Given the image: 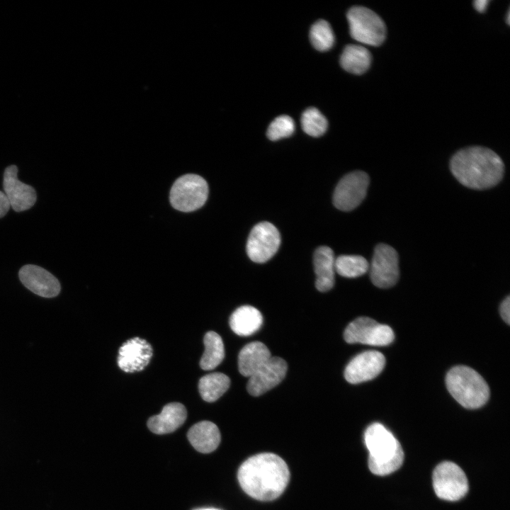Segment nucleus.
Instances as JSON below:
<instances>
[{"label":"nucleus","mask_w":510,"mask_h":510,"mask_svg":"<svg viewBox=\"0 0 510 510\" xmlns=\"http://www.w3.org/2000/svg\"><path fill=\"white\" fill-rule=\"evenodd\" d=\"M237 478L242 489L259 501H271L285 489L290 472L286 463L278 455L263 453L246 460L239 467Z\"/></svg>","instance_id":"f257e3e1"},{"label":"nucleus","mask_w":510,"mask_h":510,"mask_svg":"<svg viewBox=\"0 0 510 510\" xmlns=\"http://www.w3.org/2000/svg\"><path fill=\"white\" fill-rule=\"evenodd\" d=\"M455 178L463 186L484 190L496 186L503 178L504 165L492 149L474 146L456 152L450 162Z\"/></svg>","instance_id":"f03ea898"},{"label":"nucleus","mask_w":510,"mask_h":510,"mask_svg":"<svg viewBox=\"0 0 510 510\" xmlns=\"http://www.w3.org/2000/svg\"><path fill=\"white\" fill-rule=\"evenodd\" d=\"M369 451L368 467L377 475H387L402 465L404 453L394 435L380 423L370 425L364 434Z\"/></svg>","instance_id":"7ed1b4c3"},{"label":"nucleus","mask_w":510,"mask_h":510,"mask_svg":"<svg viewBox=\"0 0 510 510\" xmlns=\"http://www.w3.org/2000/svg\"><path fill=\"white\" fill-rule=\"evenodd\" d=\"M446 383L450 395L465 408H479L489 399L487 383L470 367L458 366L451 368L446 375Z\"/></svg>","instance_id":"20e7f679"},{"label":"nucleus","mask_w":510,"mask_h":510,"mask_svg":"<svg viewBox=\"0 0 510 510\" xmlns=\"http://www.w3.org/2000/svg\"><path fill=\"white\" fill-rule=\"evenodd\" d=\"M351 36L371 46L381 45L385 39L386 27L382 18L372 10L353 6L347 13Z\"/></svg>","instance_id":"39448f33"},{"label":"nucleus","mask_w":510,"mask_h":510,"mask_svg":"<svg viewBox=\"0 0 510 510\" xmlns=\"http://www.w3.org/2000/svg\"><path fill=\"white\" fill-rule=\"evenodd\" d=\"M208 196V186L201 176L186 174L179 177L170 191L172 206L182 212H191L201 208Z\"/></svg>","instance_id":"423d86ee"},{"label":"nucleus","mask_w":510,"mask_h":510,"mask_svg":"<svg viewBox=\"0 0 510 510\" xmlns=\"http://www.w3.org/2000/svg\"><path fill=\"white\" fill-rule=\"evenodd\" d=\"M433 487L438 497L447 501H457L468 491V482L463 470L455 463L444 461L434 469Z\"/></svg>","instance_id":"0eeeda50"},{"label":"nucleus","mask_w":510,"mask_h":510,"mask_svg":"<svg viewBox=\"0 0 510 510\" xmlns=\"http://www.w3.org/2000/svg\"><path fill=\"white\" fill-rule=\"evenodd\" d=\"M344 337L348 344L361 343L382 346L391 344L395 334L389 326L380 324L370 317H361L346 327Z\"/></svg>","instance_id":"6e6552de"},{"label":"nucleus","mask_w":510,"mask_h":510,"mask_svg":"<svg viewBox=\"0 0 510 510\" xmlns=\"http://www.w3.org/2000/svg\"><path fill=\"white\" fill-rule=\"evenodd\" d=\"M280 236L277 228L268 222H261L251 230L246 242V253L256 263H265L277 252Z\"/></svg>","instance_id":"1a4fd4ad"},{"label":"nucleus","mask_w":510,"mask_h":510,"mask_svg":"<svg viewBox=\"0 0 510 510\" xmlns=\"http://www.w3.org/2000/svg\"><path fill=\"white\" fill-rule=\"evenodd\" d=\"M369 181L368 175L361 171L345 175L334 192L333 203L335 207L343 211L356 208L366 196Z\"/></svg>","instance_id":"9d476101"},{"label":"nucleus","mask_w":510,"mask_h":510,"mask_svg":"<svg viewBox=\"0 0 510 510\" xmlns=\"http://www.w3.org/2000/svg\"><path fill=\"white\" fill-rule=\"evenodd\" d=\"M370 274L372 283L378 288H387L395 285L400 271L398 254L394 248L385 244L375 246Z\"/></svg>","instance_id":"9b49d317"},{"label":"nucleus","mask_w":510,"mask_h":510,"mask_svg":"<svg viewBox=\"0 0 510 510\" xmlns=\"http://www.w3.org/2000/svg\"><path fill=\"white\" fill-rule=\"evenodd\" d=\"M288 366L285 360L273 356L249 377L248 392L255 397L263 395L278 385L285 378Z\"/></svg>","instance_id":"f8f14e48"},{"label":"nucleus","mask_w":510,"mask_h":510,"mask_svg":"<svg viewBox=\"0 0 510 510\" xmlns=\"http://www.w3.org/2000/svg\"><path fill=\"white\" fill-rule=\"evenodd\" d=\"M385 365L382 353L377 351H366L356 356L346 366L344 378L351 384L370 380L378 376Z\"/></svg>","instance_id":"ddd939ff"},{"label":"nucleus","mask_w":510,"mask_h":510,"mask_svg":"<svg viewBox=\"0 0 510 510\" xmlns=\"http://www.w3.org/2000/svg\"><path fill=\"white\" fill-rule=\"evenodd\" d=\"M3 186L4 193L8 198L11 207L16 212L28 210L36 202L35 189L18 178V167L11 165L4 173Z\"/></svg>","instance_id":"4468645a"},{"label":"nucleus","mask_w":510,"mask_h":510,"mask_svg":"<svg viewBox=\"0 0 510 510\" xmlns=\"http://www.w3.org/2000/svg\"><path fill=\"white\" fill-rule=\"evenodd\" d=\"M19 279L29 290L43 298H54L59 295L61 286L59 280L43 268L28 264L18 272Z\"/></svg>","instance_id":"2eb2a0df"},{"label":"nucleus","mask_w":510,"mask_h":510,"mask_svg":"<svg viewBox=\"0 0 510 510\" xmlns=\"http://www.w3.org/2000/svg\"><path fill=\"white\" fill-rule=\"evenodd\" d=\"M152 354V348L146 340L135 337L120 348L118 365L126 373L141 371L149 364Z\"/></svg>","instance_id":"dca6fc26"},{"label":"nucleus","mask_w":510,"mask_h":510,"mask_svg":"<svg viewBox=\"0 0 510 510\" xmlns=\"http://www.w3.org/2000/svg\"><path fill=\"white\" fill-rule=\"evenodd\" d=\"M187 412L178 402L165 405L160 414L150 417L147 421L149 430L157 434L171 433L179 428L186 421Z\"/></svg>","instance_id":"f3484780"},{"label":"nucleus","mask_w":510,"mask_h":510,"mask_svg":"<svg viewBox=\"0 0 510 510\" xmlns=\"http://www.w3.org/2000/svg\"><path fill=\"white\" fill-rule=\"evenodd\" d=\"M316 275L315 286L320 292H327L334 284L335 258L331 248L325 246L317 248L313 257Z\"/></svg>","instance_id":"a211bd4d"},{"label":"nucleus","mask_w":510,"mask_h":510,"mask_svg":"<svg viewBox=\"0 0 510 510\" xmlns=\"http://www.w3.org/2000/svg\"><path fill=\"white\" fill-rule=\"evenodd\" d=\"M187 436L193 447L203 453L215 450L221 439L218 427L209 421H202L193 425Z\"/></svg>","instance_id":"6ab92c4d"},{"label":"nucleus","mask_w":510,"mask_h":510,"mask_svg":"<svg viewBox=\"0 0 510 510\" xmlns=\"http://www.w3.org/2000/svg\"><path fill=\"white\" fill-rule=\"evenodd\" d=\"M271 357L268 347L262 342L253 341L245 345L238 356L239 373L250 377Z\"/></svg>","instance_id":"aec40b11"},{"label":"nucleus","mask_w":510,"mask_h":510,"mask_svg":"<svg viewBox=\"0 0 510 510\" xmlns=\"http://www.w3.org/2000/svg\"><path fill=\"white\" fill-rule=\"evenodd\" d=\"M263 317L259 310L251 305L236 309L230 318V326L237 335L246 336L256 332L262 325Z\"/></svg>","instance_id":"412c9836"},{"label":"nucleus","mask_w":510,"mask_h":510,"mask_svg":"<svg viewBox=\"0 0 510 510\" xmlns=\"http://www.w3.org/2000/svg\"><path fill=\"white\" fill-rule=\"evenodd\" d=\"M371 63V55L368 49L359 45L346 46L340 57L341 67L354 74L366 72Z\"/></svg>","instance_id":"4be33fe9"},{"label":"nucleus","mask_w":510,"mask_h":510,"mask_svg":"<svg viewBox=\"0 0 510 510\" xmlns=\"http://www.w3.org/2000/svg\"><path fill=\"white\" fill-rule=\"evenodd\" d=\"M230 378L222 373H212L202 377L198 389L203 400L212 402L218 400L229 388Z\"/></svg>","instance_id":"5701e85b"},{"label":"nucleus","mask_w":510,"mask_h":510,"mask_svg":"<svg viewBox=\"0 0 510 510\" xmlns=\"http://www.w3.org/2000/svg\"><path fill=\"white\" fill-rule=\"evenodd\" d=\"M205 350L200 361L203 370L215 368L225 357V348L222 338L215 332H208L203 339Z\"/></svg>","instance_id":"b1692460"},{"label":"nucleus","mask_w":510,"mask_h":510,"mask_svg":"<svg viewBox=\"0 0 510 510\" xmlns=\"http://www.w3.org/2000/svg\"><path fill=\"white\" fill-rule=\"evenodd\" d=\"M369 268L367 260L358 255H341L335 259V271L346 278H356L365 274Z\"/></svg>","instance_id":"393cba45"},{"label":"nucleus","mask_w":510,"mask_h":510,"mask_svg":"<svg viewBox=\"0 0 510 510\" xmlns=\"http://www.w3.org/2000/svg\"><path fill=\"white\" fill-rule=\"evenodd\" d=\"M310 39L316 50H329L334 43V35L329 23L322 19L316 21L310 28Z\"/></svg>","instance_id":"a878e982"},{"label":"nucleus","mask_w":510,"mask_h":510,"mask_svg":"<svg viewBox=\"0 0 510 510\" xmlns=\"http://www.w3.org/2000/svg\"><path fill=\"white\" fill-rule=\"evenodd\" d=\"M302 130L312 137H319L327 129V120L318 109L310 107L306 109L301 116Z\"/></svg>","instance_id":"bb28decb"},{"label":"nucleus","mask_w":510,"mask_h":510,"mask_svg":"<svg viewBox=\"0 0 510 510\" xmlns=\"http://www.w3.org/2000/svg\"><path fill=\"white\" fill-rule=\"evenodd\" d=\"M295 130V123L292 118L283 115L276 118L269 125L267 137L275 141L290 136Z\"/></svg>","instance_id":"cd10ccee"},{"label":"nucleus","mask_w":510,"mask_h":510,"mask_svg":"<svg viewBox=\"0 0 510 510\" xmlns=\"http://www.w3.org/2000/svg\"><path fill=\"white\" fill-rule=\"evenodd\" d=\"M500 314L507 324L510 322V297L508 295L500 305Z\"/></svg>","instance_id":"c85d7f7f"},{"label":"nucleus","mask_w":510,"mask_h":510,"mask_svg":"<svg viewBox=\"0 0 510 510\" xmlns=\"http://www.w3.org/2000/svg\"><path fill=\"white\" fill-rule=\"evenodd\" d=\"M11 205L6 194L0 191V218L3 217L8 212Z\"/></svg>","instance_id":"c756f323"},{"label":"nucleus","mask_w":510,"mask_h":510,"mask_svg":"<svg viewBox=\"0 0 510 510\" xmlns=\"http://www.w3.org/2000/svg\"><path fill=\"white\" fill-rule=\"evenodd\" d=\"M488 0H477L474 1V7L479 12H484L488 5Z\"/></svg>","instance_id":"7c9ffc66"},{"label":"nucleus","mask_w":510,"mask_h":510,"mask_svg":"<svg viewBox=\"0 0 510 510\" xmlns=\"http://www.w3.org/2000/svg\"><path fill=\"white\" fill-rule=\"evenodd\" d=\"M196 510H219V509H214V508H206V509H196Z\"/></svg>","instance_id":"2f4dec72"},{"label":"nucleus","mask_w":510,"mask_h":510,"mask_svg":"<svg viewBox=\"0 0 510 510\" xmlns=\"http://www.w3.org/2000/svg\"><path fill=\"white\" fill-rule=\"evenodd\" d=\"M507 23L509 24V11L507 13Z\"/></svg>","instance_id":"473e14b6"}]
</instances>
